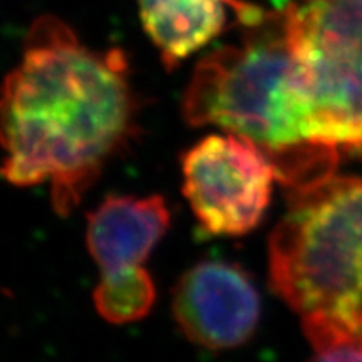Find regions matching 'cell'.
<instances>
[{"mask_svg": "<svg viewBox=\"0 0 362 362\" xmlns=\"http://www.w3.org/2000/svg\"><path fill=\"white\" fill-rule=\"evenodd\" d=\"M173 314L185 336L197 346L233 349L255 332L260 297L245 270L228 262L208 260L178 280Z\"/></svg>", "mask_w": 362, "mask_h": 362, "instance_id": "8992f818", "label": "cell"}, {"mask_svg": "<svg viewBox=\"0 0 362 362\" xmlns=\"http://www.w3.org/2000/svg\"><path fill=\"white\" fill-rule=\"evenodd\" d=\"M143 27L173 69L223 33L228 8L237 17L250 8L245 0H136Z\"/></svg>", "mask_w": 362, "mask_h": 362, "instance_id": "ba28073f", "label": "cell"}, {"mask_svg": "<svg viewBox=\"0 0 362 362\" xmlns=\"http://www.w3.org/2000/svg\"><path fill=\"white\" fill-rule=\"evenodd\" d=\"M183 193L203 230L238 237L260 225L277 171L264 151L237 134L206 136L181 160Z\"/></svg>", "mask_w": 362, "mask_h": 362, "instance_id": "5b68a950", "label": "cell"}, {"mask_svg": "<svg viewBox=\"0 0 362 362\" xmlns=\"http://www.w3.org/2000/svg\"><path fill=\"white\" fill-rule=\"evenodd\" d=\"M155 298V282L144 267L117 277H101L94 291L96 310L111 324H128L143 319L151 310Z\"/></svg>", "mask_w": 362, "mask_h": 362, "instance_id": "9c48e42d", "label": "cell"}, {"mask_svg": "<svg viewBox=\"0 0 362 362\" xmlns=\"http://www.w3.org/2000/svg\"><path fill=\"white\" fill-rule=\"evenodd\" d=\"M274 291L304 317L362 339V178L291 189L269 243Z\"/></svg>", "mask_w": 362, "mask_h": 362, "instance_id": "3957f363", "label": "cell"}, {"mask_svg": "<svg viewBox=\"0 0 362 362\" xmlns=\"http://www.w3.org/2000/svg\"><path fill=\"white\" fill-rule=\"evenodd\" d=\"M240 45L198 62L183 99L192 126H218L265 153L288 189L334 175L339 149L317 143L288 39L285 8L264 12Z\"/></svg>", "mask_w": 362, "mask_h": 362, "instance_id": "7a4b0ae2", "label": "cell"}, {"mask_svg": "<svg viewBox=\"0 0 362 362\" xmlns=\"http://www.w3.org/2000/svg\"><path fill=\"white\" fill-rule=\"evenodd\" d=\"M317 143L362 151V0L285 7Z\"/></svg>", "mask_w": 362, "mask_h": 362, "instance_id": "277c9868", "label": "cell"}, {"mask_svg": "<svg viewBox=\"0 0 362 362\" xmlns=\"http://www.w3.org/2000/svg\"><path fill=\"white\" fill-rule=\"evenodd\" d=\"M170 226L161 197H110L88 216V248L101 277L143 269L149 253Z\"/></svg>", "mask_w": 362, "mask_h": 362, "instance_id": "52a82bcc", "label": "cell"}, {"mask_svg": "<svg viewBox=\"0 0 362 362\" xmlns=\"http://www.w3.org/2000/svg\"><path fill=\"white\" fill-rule=\"evenodd\" d=\"M136 121L126 54L93 51L66 22L42 16L0 90V175L16 187L51 183L54 208L69 215L128 148Z\"/></svg>", "mask_w": 362, "mask_h": 362, "instance_id": "6da1fadb", "label": "cell"}, {"mask_svg": "<svg viewBox=\"0 0 362 362\" xmlns=\"http://www.w3.org/2000/svg\"><path fill=\"white\" fill-rule=\"evenodd\" d=\"M307 2H315V0H307Z\"/></svg>", "mask_w": 362, "mask_h": 362, "instance_id": "30bf717a", "label": "cell"}]
</instances>
